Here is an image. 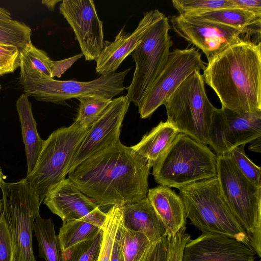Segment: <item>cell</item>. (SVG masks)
Wrapping results in <instances>:
<instances>
[{
  "label": "cell",
  "instance_id": "74e56055",
  "mask_svg": "<svg viewBox=\"0 0 261 261\" xmlns=\"http://www.w3.org/2000/svg\"><path fill=\"white\" fill-rule=\"evenodd\" d=\"M83 56L82 53L71 57L58 61H53L51 65V78L60 77L61 76L80 58Z\"/></svg>",
  "mask_w": 261,
  "mask_h": 261
},
{
  "label": "cell",
  "instance_id": "5b68a950",
  "mask_svg": "<svg viewBox=\"0 0 261 261\" xmlns=\"http://www.w3.org/2000/svg\"><path fill=\"white\" fill-rule=\"evenodd\" d=\"M167 121L179 133L207 145L208 134L216 108L210 101L199 71L189 76L171 94L164 105Z\"/></svg>",
  "mask_w": 261,
  "mask_h": 261
},
{
  "label": "cell",
  "instance_id": "7402d4cb",
  "mask_svg": "<svg viewBox=\"0 0 261 261\" xmlns=\"http://www.w3.org/2000/svg\"><path fill=\"white\" fill-rule=\"evenodd\" d=\"M29 96L21 94L16 102L21 125L23 142L27 161V174L34 168L42 148L44 140L38 134Z\"/></svg>",
  "mask_w": 261,
  "mask_h": 261
},
{
  "label": "cell",
  "instance_id": "ffe728a7",
  "mask_svg": "<svg viewBox=\"0 0 261 261\" xmlns=\"http://www.w3.org/2000/svg\"><path fill=\"white\" fill-rule=\"evenodd\" d=\"M122 224L145 234L152 243L166 237L164 225L147 197L122 205Z\"/></svg>",
  "mask_w": 261,
  "mask_h": 261
},
{
  "label": "cell",
  "instance_id": "60d3db41",
  "mask_svg": "<svg viewBox=\"0 0 261 261\" xmlns=\"http://www.w3.org/2000/svg\"><path fill=\"white\" fill-rule=\"evenodd\" d=\"M62 2L58 0H43L41 1V4L45 5L49 10L54 11L56 4Z\"/></svg>",
  "mask_w": 261,
  "mask_h": 261
},
{
  "label": "cell",
  "instance_id": "8992f818",
  "mask_svg": "<svg viewBox=\"0 0 261 261\" xmlns=\"http://www.w3.org/2000/svg\"><path fill=\"white\" fill-rule=\"evenodd\" d=\"M89 128L75 121L54 131L44 140L34 168L25 178L41 203L50 189L65 178L70 162Z\"/></svg>",
  "mask_w": 261,
  "mask_h": 261
},
{
  "label": "cell",
  "instance_id": "277c9868",
  "mask_svg": "<svg viewBox=\"0 0 261 261\" xmlns=\"http://www.w3.org/2000/svg\"><path fill=\"white\" fill-rule=\"evenodd\" d=\"M152 167V175L158 184L179 189L216 177L217 155L207 145L179 133Z\"/></svg>",
  "mask_w": 261,
  "mask_h": 261
},
{
  "label": "cell",
  "instance_id": "d590c367",
  "mask_svg": "<svg viewBox=\"0 0 261 261\" xmlns=\"http://www.w3.org/2000/svg\"><path fill=\"white\" fill-rule=\"evenodd\" d=\"M19 55L17 47L0 43V68L14 72L19 67Z\"/></svg>",
  "mask_w": 261,
  "mask_h": 261
},
{
  "label": "cell",
  "instance_id": "7a4b0ae2",
  "mask_svg": "<svg viewBox=\"0 0 261 261\" xmlns=\"http://www.w3.org/2000/svg\"><path fill=\"white\" fill-rule=\"evenodd\" d=\"M260 46L241 38L208 62L202 75L222 107L239 113L261 111Z\"/></svg>",
  "mask_w": 261,
  "mask_h": 261
},
{
  "label": "cell",
  "instance_id": "4fadbf2b",
  "mask_svg": "<svg viewBox=\"0 0 261 261\" xmlns=\"http://www.w3.org/2000/svg\"><path fill=\"white\" fill-rule=\"evenodd\" d=\"M130 102L126 95L113 98L90 127L67 170V174L92 155L120 141L121 127Z\"/></svg>",
  "mask_w": 261,
  "mask_h": 261
},
{
  "label": "cell",
  "instance_id": "3957f363",
  "mask_svg": "<svg viewBox=\"0 0 261 261\" xmlns=\"http://www.w3.org/2000/svg\"><path fill=\"white\" fill-rule=\"evenodd\" d=\"M186 217L202 233L229 237L249 245L248 235L226 202L217 177L179 189Z\"/></svg>",
  "mask_w": 261,
  "mask_h": 261
},
{
  "label": "cell",
  "instance_id": "ee69618b",
  "mask_svg": "<svg viewBox=\"0 0 261 261\" xmlns=\"http://www.w3.org/2000/svg\"><path fill=\"white\" fill-rule=\"evenodd\" d=\"M10 73V72L6 69L0 68V76Z\"/></svg>",
  "mask_w": 261,
  "mask_h": 261
},
{
  "label": "cell",
  "instance_id": "e575fe53",
  "mask_svg": "<svg viewBox=\"0 0 261 261\" xmlns=\"http://www.w3.org/2000/svg\"><path fill=\"white\" fill-rule=\"evenodd\" d=\"M0 261H14L12 239L3 212L0 217Z\"/></svg>",
  "mask_w": 261,
  "mask_h": 261
},
{
  "label": "cell",
  "instance_id": "f35d334b",
  "mask_svg": "<svg viewBox=\"0 0 261 261\" xmlns=\"http://www.w3.org/2000/svg\"><path fill=\"white\" fill-rule=\"evenodd\" d=\"M232 7L261 14V0H230Z\"/></svg>",
  "mask_w": 261,
  "mask_h": 261
},
{
  "label": "cell",
  "instance_id": "603a6c76",
  "mask_svg": "<svg viewBox=\"0 0 261 261\" xmlns=\"http://www.w3.org/2000/svg\"><path fill=\"white\" fill-rule=\"evenodd\" d=\"M179 133L171 123L161 121L142 137L137 144L131 146L140 156L146 159L151 167L168 150Z\"/></svg>",
  "mask_w": 261,
  "mask_h": 261
},
{
  "label": "cell",
  "instance_id": "f6af8a7d",
  "mask_svg": "<svg viewBox=\"0 0 261 261\" xmlns=\"http://www.w3.org/2000/svg\"><path fill=\"white\" fill-rule=\"evenodd\" d=\"M4 181V174L0 166V186Z\"/></svg>",
  "mask_w": 261,
  "mask_h": 261
},
{
  "label": "cell",
  "instance_id": "e0dca14e",
  "mask_svg": "<svg viewBox=\"0 0 261 261\" xmlns=\"http://www.w3.org/2000/svg\"><path fill=\"white\" fill-rule=\"evenodd\" d=\"M249 245L222 235L202 233L185 245L182 261H255Z\"/></svg>",
  "mask_w": 261,
  "mask_h": 261
},
{
  "label": "cell",
  "instance_id": "ac0fdd59",
  "mask_svg": "<svg viewBox=\"0 0 261 261\" xmlns=\"http://www.w3.org/2000/svg\"><path fill=\"white\" fill-rule=\"evenodd\" d=\"M163 13L158 9L145 12L132 33L125 31L124 26L114 41L104 43L102 50L96 59V72L101 75L115 72L123 60L134 50L144 35Z\"/></svg>",
  "mask_w": 261,
  "mask_h": 261
},
{
  "label": "cell",
  "instance_id": "484cf974",
  "mask_svg": "<svg viewBox=\"0 0 261 261\" xmlns=\"http://www.w3.org/2000/svg\"><path fill=\"white\" fill-rule=\"evenodd\" d=\"M124 261H145L152 244L143 233L126 228L122 224L119 228Z\"/></svg>",
  "mask_w": 261,
  "mask_h": 261
},
{
  "label": "cell",
  "instance_id": "44dd1931",
  "mask_svg": "<svg viewBox=\"0 0 261 261\" xmlns=\"http://www.w3.org/2000/svg\"><path fill=\"white\" fill-rule=\"evenodd\" d=\"M182 16L221 23L240 31L242 35L260 34L261 14L237 7H225L197 15Z\"/></svg>",
  "mask_w": 261,
  "mask_h": 261
},
{
  "label": "cell",
  "instance_id": "d6a6232c",
  "mask_svg": "<svg viewBox=\"0 0 261 261\" xmlns=\"http://www.w3.org/2000/svg\"><path fill=\"white\" fill-rule=\"evenodd\" d=\"M245 146L242 145L234 148L227 155L248 180L255 186L261 187V169L247 157Z\"/></svg>",
  "mask_w": 261,
  "mask_h": 261
},
{
  "label": "cell",
  "instance_id": "4dcf8cb0",
  "mask_svg": "<svg viewBox=\"0 0 261 261\" xmlns=\"http://www.w3.org/2000/svg\"><path fill=\"white\" fill-rule=\"evenodd\" d=\"M102 241L101 229L94 238L62 252V261H97Z\"/></svg>",
  "mask_w": 261,
  "mask_h": 261
},
{
  "label": "cell",
  "instance_id": "ab89813d",
  "mask_svg": "<svg viewBox=\"0 0 261 261\" xmlns=\"http://www.w3.org/2000/svg\"><path fill=\"white\" fill-rule=\"evenodd\" d=\"M119 228L113 244L110 261H124L121 248Z\"/></svg>",
  "mask_w": 261,
  "mask_h": 261
},
{
  "label": "cell",
  "instance_id": "cb8c5ba5",
  "mask_svg": "<svg viewBox=\"0 0 261 261\" xmlns=\"http://www.w3.org/2000/svg\"><path fill=\"white\" fill-rule=\"evenodd\" d=\"M52 61L45 51L30 42L19 50V81L25 79H53Z\"/></svg>",
  "mask_w": 261,
  "mask_h": 261
},
{
  "label": "cell",
  "instance_id": "d6986e66",
  "mask_svg": "<svg viewBox=\"0 0 261 261\" xmlns=\"http://www.w3.org/2000/svg\"><path fill=\"white\" fill-rule=\"evenodd\" d=\"M147 197L164 225L166 236L176 233L186 226L184 203L174 190L160 185L148 189Z\"/></svg>",
  "mask_w": 261,
  "mask_h": 261
},
{
  "label": "cell",
  "instance_id": "83f0119b",
  "mask_svg": "<svg viewBox=\"0 0 261 261\" xmlns=\"http://www.w3.org/2000/svg\"><path fill=\"white\" fill-rule=\"evenodd\" d=\"M102 227V241L97 261H110L117 230L122 222V205L111 206L106 213Z\"/></svg>",
  "mask_w": 261,
  "mask_h": 261
},
{
  "label": "cell",
  "instance_id": "8fae6325",
  "mask_svg": "<svg viewBox=\"0 0 261 261\" xmlns=\"http://www.w3.org/2000/svg\"><path fill=\"white\" fill-rule=\"evenodd\" d=\"M205 67L201 54L194 47L170 51L162 70L137 106L141 118L150 117L189 76Z\"/></svg>",
  "mask_w": 261,
  "mask_h": 261
},
{
  "label": "cell",
  "instance_id": "9a60e30c",
  "mask_svg": "<svg viewBox=\"0 0 261 261\" xmlns=\"http://www.w3.org/2000/svg\"><path fill=\"white\" fill-rule=\"evenodd\" d=\"M43 202L63 223L82 220L102 229L107 218L106 213L101 211L99 205L82 193L68 178L53 186Z\"/></svg>",
  "mask_w": 261,
  "mask_h": 261
},
{
  "label": "cell",
  "instance_id": "1f68e13d",
  "mask_svg": "<svg viewBox=\"0 0 261 261\" xmlns=\"http://www.w3.org/2000/svg\"><path fill=\"white\" fill-rule=\"evenodd\" d=\"M173 7L182 16L195 15L206 12L232 7L230 0H173Z\"/></svg>",
  "mask_w": 261,
  "mask_h": 261
},
{
  "label": "cell",
  "instance_id": "f1b7e54d",
  "mask_svg": "<svg viewBox=\"0 0 261 261\" xmlns=\"http://www.w3.org/2000/svg\"><path fill=\"white\" fill-rule=\"evenodd\" d=\"M77 99L80 104L75 121L83 127L89 128L100 116L112 99L88 95Z\"/></svg>",
  "mask_w": 261,
  "mask_h": 261
},
{
  "label": "cell",
  "instance_id": "4316f807",
  "mask_svg": "<svg viewBox=\"0 0 261 261\" xmlns=\"http://www.w3.org/2000/svg\"><path fill=\"white\" fill-rule=\"evenodd\" d=\"M102 229L82 220H73L63 224L57 236L61 253L82 242L94 238Z\"/></svg>",
  "mask_w": 261,
  "mask_h": 261
},
{
  "label": "cell",
  "instance_id": "c3c4849f",
  "mask_svg": "<svg viewBox=\"0 0 261 261\" xmlns=\"http://www.w3.org/2000/svg\"><path fill=\"white\" fill-rule=\"evenodd\" d=\"M258 261H261L260 260H259Z\"/></svg>",
  "mask_w": 261,
  "mask_h": 261
},
{
  "label": "cell",
  "instance_id": "7dc6e473",
  "mask_svg": "<svg viewBox=\"0 0 261 261\" xmlns=\"http://www.w3.org/2000/svg\"><path fill=\"white\" fill-rule=\"evenodd\" d=\"M1 89H2V86H1V85L0 84V92H1Z\"/></svg>",
  "mask_w": 261,
  "mask_h": 261
},
{
  "label": "cell",
  "instance_id": "ba28073f",
  "mask_svg": "<svg viewBox=\"0 0 261 261\" xmlns=\"http://www.w3.org/2000/svg\"><path fill=\"white\" fill-rule=\"evenodd\" d=\"M169 19L163 13L144 35L130 54L136 68L126 95L138 106L164 68L173 42Z\"/></svg>",
  "mask_w": 261,
  "mask_h": 261
},
{
  "label": "cell",
  "instance_id": "d4e9b609",
  "mask_svg": "<svg viewBox=\"0 0 261 261\" xmlns=\"http://www.w3.org/2000/svg\"><path fill=\"white\" fill-rule=\"evenodd\" d=\"M34 231L39 256L45 261H62V253L54 222L51 218H42L39 214L35 221Z\"/></svg>",
  "mask_w": 261,
  "mask_h": 261
},
{
  "label": "cell",
  "instance_id": "f546056e",
  "mask_svg": "<svg viewBox=\"0 0 261 261\" xmlns=\"http://www.w3.org/2000/svg\"><path fill=\"white\" fill-rule=\"evenodd\" d=\"M32 30L17 20L0 19V43L17 47L19 50L31 42Z\"/></svg>",
  "mask_w": 261,
  "mask_h": 261
},
{
  "label": "cell",
  "instance_id": "6da1fadb",
  "mask_svg": "<svg viewBox=\"0 0 261 261\" xmlns=\"http://www.w3.org/2000/svg\"><path fill=\"white\" fill-rule=\"evenodd\" d=\"M151 166L120 140L84 160L68 178L98 205H124L147 197Z\"/></svg>",
  "mask_w": 261,
  "mask_h": 261
},
{
  "label": "cell",
  "instance_id": "9c48e42d",
  "mask_svg": "<svg viewBox=\"0 0 261 261\" xmlns=\"http://www.w3.org/2000/svg\"><path fill=\"white\" fill-rule=\"evenodd\" d=\"M130 68L113 73L101 75L90 81H59L54 79H25L19 83L24 94L37 100L61 104L66 100L88 95L101 96L109 99L128 89L124 85Z\"/></svg>",
  "mask_w": 261,
  "mask_h": 261
},
{
  "label": "cell",
  "instance_id": "2e32d148",
  "mask_svg": "<svg viewBox=\"0 0 261 261\" xmlns=\"http://www.w3.org/2000/svg\"><path fill=\"white\" fill-rule=\"evenodd\" d=\"M170 20L174 31L201 50L208 62L242 38L240 31L221 23L186 18L180 15L172 16Z\"/></svg>",
  "mask_w": 261,
  "mask_h": 261
},
{
  "label": "cell",
  "instance_id": "b9f144b4",
  "mask_svg": "<svg viewBox=\"0 0 261 261\" xmlns=\"http://www.w3.org/2000/svg\"><path fill=\"white\" fill-rule=\"evenodd\" d=\"M253 143L250 146L249 149L252 151H257L260 152V137L253 140L251 142Z\"/></svg>",
  "mask_w": 261,
  "mask_h": 261
},
{
  "label": "cell",
  "instance_id": "7bdbcfd3",
  "mask_svg": "<svg viewBox=\"0 0 261 261\" xmlns=\"http://www.w3.org/2000/svg\"><path fill=\"white\" fill-rule=\"evenodd\" d=\"M0 19L10 20L12 18L11 14L8 10L0 7Z\"/></svg>",
  "mask_w": 261,
  "mask_h": 261
},
{
  "label": "cell",
  "instance_id": "52a82bcc",
  "mask_svg": "<svg viewBox=\"0 0 261 261\" xmlns=\"http://www.w3.org/2000/svg\"><path fill=\"white\" fill-rule=\"evenodd\" d=\"M3 213L14 247V261H36L33 248V231L39 214L40 199L25 178L4 181L0 186Z\"/></svg>",
  "mask_w": 261,
  "mask_h": 261
},
{
  "label": "cell",
  "instance_id": "30bf717a",
  "mask_svg": "<svg viewBox=\"0 0 261 261\" xmlns=\"http://www.w3.org/2000/svg\"><path fill=\"white\" fill-rule=\"evenodd\" d=\"M217 172L222 195L249 237L261 221V187L248 180L227 154L217 155Z\"/></svg>",
  "mask_w": 261,
  "mask_h": 261
},
{
  "label": "cell",
  "instance_id": "8d00e7d4",
  "mask_svg": "<svg viewBox=\"0 0 261 261\" xmlns=\"http://www.w3.org/2000/svg\"><path fill=\"white\" fill-rule=\"evenodd\" d=\"M168 245L167 237L152 244L145 261H167Z\"/></svg>",
  "mask_w": 261,
  "mask_h": 261
},
{
  "label": "cell",
  "instance_id": "7c38bea8",
  "mask_svg": "<svg viewBox=\"0 0 261 261\" xmlns=\"http://www.w3.org/2000/svg\"><path fill=\"white\" fill-rule=\"evenodd\" d=\"M260 137L261 111L239 113L221 107L213 113L207 145L217 155H225Z\"/></svg>",
  "mask_w": 261,
  "mask_h": 261
},
{
  "label": "cell",
  "instance_id": "bcb514c9",
  "mask_svg": "<svg viewBox=\"0 0 261 261\" xmlns=\"http://www.w3.org/2000/svg\"><path fill=\"white\" fill-rule=\"evenodd\" d=\"M3 207V200L0 199V217L2 214V210Z\"/></svg>",
  "mask_w": 261,
  "mask_h": 261
},
{
  "label": "cell",
  "instance_id": "5bb4252c",
  "mask_svg": "<svg viewBox=\"0 0 261 261\" xmlns=\"http://www.w3.org/2000/svg\"><path fill=\"white\" fill-rule=\"evenodd\" d=\"M60 13L73 29L86 61L96 60L104 46L102 21L91 0H63Z\"/></svg>",
  "mask_w": 261,
  "mask_h": 261
},
{
  "label": "cell",
  "instance_id": "836d02e7",
  "mask_svg": "<svg viewBox=\"0 0 261 261\" xmlns=\"http://www.w3.org/2000/svg\"><path fill=\"white\" fill-rule=\"evenodd\" d=\"M167 237L168 245L167 261H182L184 247L191 239L190 234L186 233V226L176 233Z\"/></svg>",
  "mask_w": 261,
  "mask_h": 261
}]
</instances>
